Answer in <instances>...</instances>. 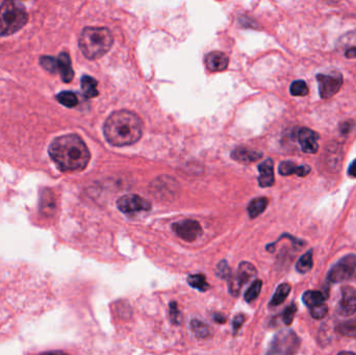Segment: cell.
<instances>
[{
  "label": "cell",
  "mask_w": 356,
  "mask_h": 355,
  "mask_svg": "<svg viewBox=\"0 0 356 355\" xmlns=\"http://www.w3.org/2000/svg\"><path fill=\"white\" fill-rule=\"evenodd\" d=\"M48 154L62 172L84 170L90 160V152L78 134L60 136L52 142Z\"/></svg>",
  "instance_id": "1"
},
{
  "label": "cell",
  "mask_w": 356,
  "mask_h": 355,
  "mask_svg": "<svg viewBox=\"0 0 356 355\" xmlns=\"http://www.w3.org/2000/svg\"><path fill=\"white\" fill-rule=\"evenodd\" d=\"M104 134L108 142L122 147L138 142L143 134V123L136 114L130 110L112 112L104 126Z\"/></svg>",
  "instance_id": "2"
},
{
  "label": "cell",
  "mask_w": 356,
  "mask_h": 355,
  "mask_svg": "<svg viewBox=\"0 0 356 355\" xmlns=\"http://www.w3.org/2000/svg\"><path fill=\"white\" fill-rule=\"evenodd\" d=\"M82 54L88 60L104 56L112 45V36L106 28H86L78 40Z\"/></svg>",
  "instance_id": "3"
},
{
  "label": "cell",
  "mask_w": 356,
  "mask_h": 355,
  "mask_svg": "<svg viewBox=\"0 0 356 355\" xmlns=\"http://www.w3.org/2000/svg\"><path fill=\"white\" fill-rule=\"evenodd\" d=\"M28 22L25 6L18 2H0V36L16 34Z\"/></svg>",
  "instance_id": "4"
},
{
  "label": "cell",
  "mask_w": 356,
  "mask_h": 355,
  "mask_svg": "<svg viewBox=\"0 0 356 355\" xmlns=\"http://www.w3.org/2000/svg\"><path fill=\"white\" fill-rule=\"evenodd\" d=\"M300 346V340L290 329L278 332L270 344L266 355H294Z\"/></svg>",
  "instance_id": "5"
},
{
  "label": "cell",
  "mask_w": 356,
  "mask_h": 355,
  "mask_svg": "<svg viewBox=\"0 0 356 355\" xmlns=\"http://www.w3.org/2000/svg\"><path fill=\"white\" fill-rule=\"evenodd\" d=\"M256 269L252 264L249 262H242L238 264L236 274L230 280V293L236 297L240 294L242 286L252 280L256 276Z\"/></svg>",
  "instance_id": "6"
},
{
  "label": "cell",
  "mask_w": 356,
  "mask_h": 355,
  "mask_svg": "<svg viewBox=\"0 0 356 355\" xmlns=\"http://www.w3.org/2000/svg\"><path fill=\"white\" fill-rule=\"evenodd\" d=\"M356 268V256L348 254L336 264L328 273V280L332 284L344 282L352 276Z\"/></svg>",
  "instance_id": "7"
},
{
  "label": "cell",
  "mask_w": 356,
  "mask_h": 355,
  "mask_svg": "<svg viewBox=\"0 0 356 355\" xmlns=\"http://www.w3.org/2000/svg\"><path fill=\"white\" fill-rule=\"evenodd\" d=\"M117 206L123 214H132L140 212L150 210L151 204L142 197L130 194L119 198L117 201Z\"/></svg>",
  "instance_id": "8"
},
{
  "label": "cell",
  "mask_w": 356,
  "mask_h": 355,
  "mask_svg": "<svg viewBox=\"0 0 356 355\" xmlns=\"http://www.w3.org/2000/svg\"><path fill=\"white\" fill-rule=\"evenodd\" d=\"M316 80L319 84V93L322 99H328L334 96L342 84V74L326 75L318 74Z\"/></svg>",
  "instance_id": "9"
},
{
  "label": "cell",
  "mask_w": 356,
  "mask_h": 355,
  "mask_svg": "<svg viewBox=\"0 0 356 355\" xmlns=\"http://www.w3.org/2000/svg\"><path fill=\"white\" fill-rule=\"evenodd\" d=\"M173 232L178 238L186 240V242H194L202 236V227L195 220H182L176 222L172 226Z\"/></svg>",
  "instance_id": "10"
},
{
  "label": "cell",
  "mask_w": 356,
  "mask_h": 355,
  "mask_svg": "<svg viewBox=\"0 0 356 355\" xmlns=\"http://www.w3.org/2000/svg\"><path fill=\"white\" fill-rule=\"evenodd\" d=\"M338 314L348 316L356 312V290L352 286L342 288V300L340 301L338 308Z\"/></svg>",
  "instance_id": "11"
},
{
  "label": "cell",
  "mask_w": 356,
  "mask_h": 355,
  "mask_svg": "<svg viewBox=\"0 0 356 355\" xmlns=\"http://www.w3.org/2000/svg\"><path fill=\"white\" fill-rule=\"evenodd\" d=\"M318 136L316 132H312L310 128H300L298 132V141L301 146V149L305 154H314L319 149V144H318Z\"/></svg>",
  "instance_id": "12"
},
{
  "label": "cell",
  "mask_w": 356,
  "mask_h": 355,
  "mask_svg": "<svg viewBox=\"0 0 356 355\" xmlns=\"http://www.w3.org/2000/svg\"><path fill=\"white\" fill-rule=\"evenodd\" d=\"M262 152L249 149L247 147H238L232 152V158L234 160L245 164H249L251 162H256L260 158H262Z\"/></svg>",
  "instance_id": "13"
},
{
  "label": "cell",
  "mask_w": 356,
  "mask_h": 355,
  "mask_svg": "<svg viewBox=\"0 0 356 355\" xmlns=\"http://www.w3.org/2000/svg\"><path fill=\"white\" fill-rule=\"evenodd\" d=\"M258 182L262 188H268L274 184V164L272 160H266L258 166Z\"/></svg>",
  "instance_id": "14"
},
{
  "label": "cell",
  "mask_w": 356,
  "mask_h": 355,
  "mask_svg": "<svg viewBox=\"0 0 356 355\" xmlns=\"http://www.w3.org/2000/svg\"><path fill=\"white\" fill-rule=\"evenodd\" d=\"M58 71L64 82H70L74 78V71L71 65V58L67 52H62L56 58Z\"/></svg>",
  "instance_id": "15"
},
{
  "label": "cell",
  "mask_w": 356,
  "mask_h": 355,
  "mask_svg": "<svg viewBox=\"0 0 356 355\" xmlns=\"http://www.w3.org/2000/svg\"><path fill=\"white\" fill-rule=\"evenodd\" d=\"M206 65L212 72L224 71L228 66V58L220 52H214L206 56Z\"/></svg>",
  "instance_id": "16"
},
{
  "label": "cell",
  "mask_w": 356,
  "mask_h": 355,
  "mask_svg": "<svg viewBox=\"0 0 356 355\" xmlns=\"http://www.w3.org/2000/svg\"><path fill=\"white\" fill-rule=\"evenodd\" d=\"M279 173L282 176H288L292 174H296L298 176L304 177L310 173L312 169L310 166H297L292 162H282L279 164Z\"/></svg>",
  "instance_id": "17"
},
{
  "label": "cell",
  "mask_w": 356,
  "mask_h": 355,
  "mask_svg": "<svg viewBox=\"0 0 356 355\" xmlns=\"http://www.w3.org/2000/svg\"><path fill=\"white\" fill-rule=\"evenodd\" d=\"M326 299L327 294H324V292L319 290H306L302 296V301L308 308L324 303Z\"/></svg>",
  "instance_id": "18"
},
{
  "label": "cell",
  "mask_w": 356,
  "mask_h": 355,
  "mask_svg": "<svg viewBox=\"0 0 356 355\" xmlns=\"http://www.w3.org/2000/svg\"><path fill=\"white\" fill-rule=\"evenodd\" d=\"M80 84L84 95L86 98H94L98 96L97 82L93 78H91V76L84 75L80 80Z\"/></svg>",
  "instance_id": "19"
},
{
  "label": "cell",
  "mask_w": 356,
  "mask_h": 355,
  "mask_svg": "<svg viewBox=\"0 0 356 355\" xmlns=\"http://www.w3.org/2000/svg\"><path fill=\"white\" fill-rule=\"evenodd\" d=\"M269 204V200L264 198V197H260V198H256L250 202V204L248 206V212L250 218H256L258 216L264 212V210L266 208Z\"/></svg>",
  "instance_id": "20"
},
{
  "label": "cell",
  "mask_w": 356,
  "mask_h": 355,
  "mask_svg": "<svg viewBox=\"0 0 356 355\" xmlns=\"http://www.w3.org/2000/svg\"><path fill=\"white\" fill-rule=\"evenodd\" d=\"M290 292V286L288 284H282L279 286L276 290V292L274 293L271 301H270V306H280L282 303L284 302V300L288 298V294Z\"/></svg>",
  "instance_id": "21"
},
{
  "label": "cell",
  "mask_w": 356,
  "mask_h": 355,
  "mask_svg": "<svg viewBox=\"0 0 356 355\" xmlns=\"http://www.w3.org/2000/svg\"><path fill=\"white\" fill-rule=\"evenodd\" d=\"M188 284L200 292H206L210 288L208 282H206V277L203 274L190 275L188 277Z\"/></svg>",
  "instance_id": "22"
},
{
  "label": "cell",
  "mask_w": 356,
  "mask_h": 355,
  "mask_svg": "<svg viewBox=\"0 0 356 355\" xmlns=\"http://www.w3.org/2000/svg\"><path fill=\"white\" fill-rule=\"evenodd\" d=\"M190 329H192L193 334L198 338H206L210 334V327L208 324L201 322L200 320H192L190 321Z\"/></svg>",
  "instance_id": "23"
},
{
  "label": "cell",
  "mask_w": 356,
  "mask_h": 355,
  "mask_svg": "<svg viewBox=\"0 0 356 355\" xmlns=\"http://www.w3.org/2000/svg\"><path fill=\"white\" fill-rule=\"evenodd\" d=\"M312 266H314V260H312V250H310L308 252L305 253V254H303L297 264H296V269L298 272L304 274V273H306L308 271L312 270Z\"/></svg>",
  "instance_id": "24"
},
{
  "label": "cell",
  "mask_w": 356,
  "mask_h": 355,
  "mask_svg": "<svg viewBox=\"0 0 356 355\" xmlns=\"http://www.w3.org/2000/svg\"><path fill=\"white\" fill-rule=\"evenodd\" d=\"M56 100L66 108H74L78 104V99L73 92L64 91L56 95Z\"/></svg>",
  "instance_id": "25"
},
{
  "label": "cell",
  "mask_w": 356,
  "mask_h": 355,
  "mask_svg": "<svg viewBox=\"0 0 356 355\" xmlns=\"http://www.w3.org/2000/svg\"><path fill=\"white\" fill-rule=\"evenodd\" d=\"M338 334L344 336L356 338V319H352L346 322H342L336 326Z\"/></svg>",
  "instance_id": "26"
},
{
  "label": "cell",
  "mask_w": 356,
  "mask_h": 355,
  "mask_svg": "<svg viewBox=\"0 0 356 355\" xmlns=\"http://www.w3.org/2000/svg\"><path fill=\"white\" fill-rule=\"evenodd\" d=\"M262 282L260 280H254L253 284L250 286V288L246 290V293H245V300L247 302H252L253 300H256L260 293V290H262Z\"/></svg>",
  "instance_id": "27"
},
{
  "label": "cell",
  "mask_w": 356,
  "mask_h": 355,
  "mask_svg": "<svg viewBox=\"0 0 356 355\" xmlns=\"http://www.w3.org/2000/svg\"><path fill=\"white\" fill-rule=\"evenodd\" d=\"M290 92L293 96H306L308 86L304 80H295L290 86Z\"/></svg>",
  "instance_id": "28"
},
{
  "label": "cell",
  "mask_w": 356,
  "mask_h": 355,
  "mask_svg": "<svg viewBox=\"0 0 356 355\" xmlns=\"http://www.w3.org/2000/svg\"><path fill=\"white\" fill-rule=\"evenodd\" d=\"M217 275L225 280H230L232 277V269L226 260H221L217 266Z\"/></svg>",
  "instance_id": "29"
},
{
  "label": "cell",
  "mask_w": 356,
  "mask_h": 355,
  "mask_svg": "<svg viewBox=\"0 0 356 355\" xmlns=\"http://www.w3.org/2000/svg\"><path fill=\"white\" fill-rule=\"evenodd\" d=\"M41 66L50 73L58 72V62L56 58L52 56H41L40 58Z\"/></svg>",
  "instance_id": "30"
},
{
  "label": "cell",
  "mask_w": 356,
  "mask_h": 355,
  "mask_svg": "<svg viewBox=\"0 0 356 355\" xmlns=\"http://www.w3.org/2000/svg\"><path fill=\"white\" fill-rule=\"evenodd\" d=\"M169 316L170 320L174 325H178L182 323V312L178 310V306L176 302H171L169 306Z\"/></svg>",
  "instance_id": "31"
},
{
  "label": "cell",
  "mask_w": 356,
  "mask_h": 355,
  "mask_svg": "<svg viewBox=\"0 0 356 355\" xmlns=\"http://www.w3.org/2000/svg\"><path fill=\"white\" fill-rule=\"evenodd\" d=\"M310 314L314 319H323L324 316H327V312H328V308L327 306L324 303H321L319 304V306H316L312 308H310Z\"/></svg>",
  "instance_id": "32"
},
{
  "label": "cell",
  "mask_w": 356,
  "mask_h": 355,
  "mask_svg": "<svg viewBox=\"0 0 356 355\" xmlns=\"http://www.w3.org/2000/svg\"><path fill=\"white\" fill-rule=\"evenodd\" d=\"M297 312V306L295 303H292L290 306H288L282 314V320L286 325H290L294 320V316Z\"/></svg>",
  "instance_id": "33"
},
{
  "label": "cell",
  "mask_w": 356,
  "mask_h": 355,
  "mask_svg": "<svg viewBox=\"0 0 356 355\" xmlns=\"http://www.w3.org/2000/svg\"><path fill=\"white\" fill-rule=\"evenodd\" d=\"M354 122L352 120H348L342 122V124H340V132L342 134L347 136L353 130H354Z\"/></svg>",
  "instance_id": "34"
},
{
  "label": "cell",
  "mask_w": 356,
  "mask_h": 355,
  "mask_svg": "<svg viewBox=\"0 0 356 355\" xmlns=\"http://www.w3.org/2000/svg\"><path fill=\"white\" fill-rule=\"evenodd\" d=\"M245 322V316L244 314H236L234 318V321H232V328H234V334L236 336L238 332V329L242 327V325L244 324Z\"/></svg>",
  "instance_id": "35"
},
{
  "label": "cell",
  "mask_w": 356,
  "mask_h": 355,
  "mask_svg": "<svg viewBox=\"0 0 356 355\" xmlns=\"http://www.w3.org/2000/svg\"><path fill=\"white\" fill-rule=\"evenodd\" d=\"M212 318L214 320V322L220 323V324H224L226 322V316L222 314V312H216L212 314Z\"/></svg>",
  "instance_id": "36"
},
{
  "label": "cell",
  "mask_w": 356,
  "mask_h": 355,
  "mask_svg": "<svg viewBox=\"0 0 356 355\" xmlns=\"http://www.w3.org/2000/svg\"><path fill=\"white\" fill-rule=\"evenodd\" d=\"M348 174H349V176L354 177V178L356 177V160L351 162L350 167L348 169Z\"/></svg>",
  "instance_id": "37"
},
{
  "label": "cell",
  "mask_w": 356,
  "mask_h": 355,
  "mask_svg": "<svg viewBox=\"0 0 356 355\" xmlns=\"http://www.w3.org/2000/svg\"><path fill=\"white\" fill-rule=\"evenodd\" d=\"M345 56H346V58H356V47H350L349 49H347Z\"/></svg>",
  "instance_id": "38"
},
{
  "label": "cell",
  "mask_w": 356,
  "mask_h": 355,
  "mask_svg": "<svg viewBox=\"0 0 356 355\" xmlns=\"http://www.w3.org/2000/svg\"><path fill=\"white\" fill-rule=\"evenodd\" d=\"M40 355H68V354L64 351H47L41 353Z\"/></svg>",
  "instance_id": "39"
},
{
  "label": "cell",
  "mask_w": 356,
  "mask_h": 355,
  "mask_svg": "<svg viewBox=\"0 0 356 355\" xmlns=\"http://www.w3.org/2000/svg\"><path fill=\"white\" fill-rule=\"evenodd\" d=\"M338 355H356L355 353H353V352H347V351H345V352H340V353H338Z\"/></svg>",
  "instance_id": "40"
}]
</instances>
